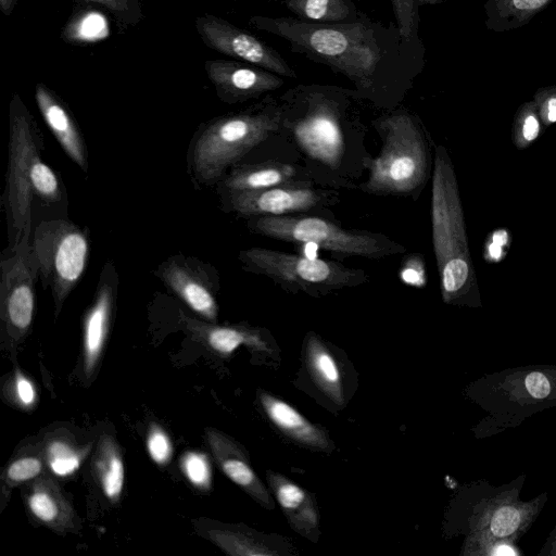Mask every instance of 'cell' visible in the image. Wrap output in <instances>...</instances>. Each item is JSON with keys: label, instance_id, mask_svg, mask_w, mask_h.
Wrapping results in <instances>:
<instances>
[{"label": "cell", "instance_id": "obj_1", "mask_svg": "<svg viewBox=\"0 0 556 556\" xmlns=\"http://www.w3.org/2000/svg\"><path fill=\"white\" fill-rule=\"evenodd\" d=\"M250 23L343 75L365 101L379 109H396L417 75V43L405 42L396 25L387 27L367 16L346 23L254 16Z\"/></svg>", "mask_w": 556, "mask_h": 556}, {"label": "cell", "instance_id": "obj_2", "mask_svg": "<svg viewBox=\"0 0 556 556\" xmlns=\"http://www.w3.org/2000/svg\"><path fill=\"white\" fill-rule=\"evenodd\" d=\"M354 88L298 85L279 98L281 135H289L305 157L308 178L319 187L353 188L371 156Z\"/></svg>", "mask_w": 556, "mask_h": 556}, {"label": "cell", "instance_id": "obj_3", "mask_svg": "<svg viewBox=\"0 0 556 556\" xmlns=\"http://www.w3.org/2000/svg\"><path fill=\"white\" fill-rule=\"evenodd\" d=\"M45 142L38 125L18 94L10 103L8 167L2 206L9 249L31 237L35 201L45 205L66 202L62 180L43 161Z\"/></svg>", "mask_w": 556, "mask_h": 556}, {"label": "cell", "instance_id": "obj_4", "mask_svg": "<svg viewBox=\"0 0 556 556\" xmlns=\"http://www.w3.org/2000/svg\"><path fill=\"white\" fill-rule=\"evenodd\" d=\"M370 124L381 139V149L377 156L368 159V176L358 189L367 194L417 200L433 163L421 119L404 108H396Z\"/></svg>", "mask_w": 556, "mask_h": 556}, {"label": "cell", "instance_id": "obj_5", "mask_svg": "<svg viewBox=\"0 0 556 556\" xmlns=\"http://www.w3.org/2000/svg\"><path fill=\"white\" fill-rule=\"evenodd\" d=\"M281 134V106L270 94L247 111L202 125L191 139L187 169L198 187H212L254 148Z\"/></svg>", "mask_w": 556, "mask_h": 556}, {"label": "cell", "instance_id": "obj_6", "mask_svg": "<svg viewBox=\"0 0 556 556\" xmlns=\"http://www.w3.org/2000/svg\"><path fill=\"white\" fill-rule=\"evenodd\" d=\"M431 228L442 295L450 301L468 286L471 267L455 173L440 144L434 146Z\"/></svg>", "mask_w": 556, "mask_h": 556}, {"label": "cell", "instance_id": "obj_7", "mask_svg": "<svg viewBox=\"0 0 556 556\" xmlns=\"http://www.w3.org/2000/svg\"><path fill=\"white\" fill-rule=\"evenodd\" d=\"M250 232L289 243H311L341 257L382 260L404 254L406 247L381 232L350 229L318 215L248 218Z\"/></svg>", "mask_w": 556, "mask_h": 556}, {"label": "cell", "instance_id": "obj_8", "mask_svg": "<svg viewBox=\"0 0 556 556\" xmlns=\"http://www.w3.org/2000/svg\"><path fill=\"white\" fill-rule=\"evenodd\" d=\"M237 257L245 271L266 277L291 293L319 296L358 287L369 280L365 270L338 261L312 258L268 248L244 249Z\"/></svg>", "mask_w": 556, "mask_h": 556}, {"label": "cell", "instance_id": "obj_9", "mask_svg": "<svg viewBox=\"0 0 556 556\" xmlns=\"http://www.w3.org/2000/svg\"><path fill=\"white\" fill-rule=\"evenodd\" d=\"M30 242L39 280L50 290L58 316L88 266L89 231L66 218L42 219Z\"/></svg>", "mask_w": 556, "mask_h": 556}, {"label": "cell", "instance_id": "obj_10", "mask_svg": "<svg viewBox=\"0 0 556 556\" xmlns=\"http://www.w3.org/2000/svg\"><path fill=\"white\" fill-rule=\"evenodd\" d=\"M225 212L241 217L299 215L325 211L339 202L336 189L300 179L263 190L219 193Z\"/></svg>", "mask_w": 556, "mask_h": 556}, {"label": "cell", "instance_id": "obj_11", "mask_svg": "<svg viewBox=\"0 0 556 556\" xmlns=\"http://www.w3.org/2000/svg\"><path fill=\"white\" fill-rule=\"evenodd\" d=\"M30 239L8 248L0 262V316L8 336L15 340L29 330L36 308L39 270Z\"/></svg>", "mask_w": 556, "mask_h": 556}, {"label": "cell", "instance_id": "obj_12", "mask_svg": "<svg viewBox=\"0 0 556 556\" xmlns=\"http://www.w3.org/2000/svg\"><path fill=\"white\" fill-rule=\"evenodd\" d=\"M155 276L190 309L205 320L216 323L219 277L212 265L193 256L177 254L163 261Z\"/></svg>", "mask_w": 556, "mask_h": 556}, {"label": "cell", "instance_id": "obj_13", "mask_svg": "<svg viewBox=\"0 0 556 556\" xmlns=\"http://www.w3.org/2000/svg\"><path fill=\"white\" fill-rule=\"evenodd\" d=\"M197 29L210 48L256 65L285 78H296L293 67L266 42L252 34L213 15H204L197 20Z\"/></svg>", "mask_w": 556, "mask_h": 556}, {"label": "cell", "instance_id": "obj_14", "mask_svg": "<svg viewBox=\"0 0 556 556\" xmlns=\"http://www.w3.org/2000/svg\"><path fill=\"white\" fill-rule=\"evenodd\" d=\"M206 73L218 97L230 104L258 99L285 85L282 76L249 63L208 61Z\"/></svg>", "mask_w": 556, "mask_h": 556}, {"label": "cell", "instance_id": "obj_15", "mask_svg": "<svg viewBox=\"0 0 556 556\" xmlns=\"http://www.w3.org/2000/svg\"><path fill=\"white\" fill-rule=\"evenodd\" d=\"M118 274L113 261H108L100 273L93 300L84 318V370H94L103 351L115 309Z\"/></svg>", "mask_w": 556, "mask_h": 556}, {"label": "cell", "instance_id": "obj_16", "mask_svg": "<svg viewBox=\"0 0 556 556\" xmlns=\"http://www.w3.org/2000/svg\"><path fill=\"white\" fill-rule=\"evenodd\" d=\"M39 112L62 150L81 170L89 168V156L83 132L64 104L42 84L35 91Z\"/></svg>", "mask_w": 556, "mask_h": 556}, {"label": "cell", "instance_id": "obj_17", "mask_svg": "<svg viewBox=\"0 0 556 556\" xmlns=\"http://www.w3.org/2000/svg\"><path fill=\"white\" fill-rule=\"evenodd\" d=\"M300 179H309L306 169L289 163L237 164L217 184V190L218 193L256 191Z\"/></svg>", "mask_w": 556, "mask_h": 556}, {"label": "cell", "instance_id": "obj_18", "mask_svg": "<svg viewBox=\"0 0 556 556\" xmlns=\"http://www.w3.org/2000/svg\"><path fill=\"white\" fill-rule=\"evenodd\" d=\"M206 439L223 472L263 506L271 508L273 503L267 490L263 486L239 447L229 438L214 429L206 430Z\"/></svg>", "mask_w": 556, "mask_h": 556}, {"label": "cell", "instance_id": "obj_19", "mask_svg": "<svg viewBox=\"0 0 556 556\" xmlns=\"http://www.w3.org/2000/svg\"><path fill=\"white\" fill-rule=\"evenodd\" d=\"M182 321L194 337L222 355H229L243 344L256 350L267 349L260 332L244 326H219L187 316L182 317Z\"/></svg>", "mask_w": 556, "mask_h": 556}, {"label": "cell", "instance_id": "obj_20", "mask_svg": "<svg viewBox=\"0 0 556 556\" xmlns=\"http://www.w3.org/2000/svg\"><path fill=\"white\" fill-rule=\"evenodd\" d=\"M27 504L30 513L48 527L60 531L73 527L74 511L50 479H39L31 484Z\"/></svg>", "mask_w": 556, "mask_h": 556}, {"label": "cell", "instance_id": "obj_21", "mask_svg": "<svg viewBox=\"0 0 556 556\" xmlns=\"http://www.w3.org/2000/svg\"><path fill=\"white\" fill-rule=\"evenodd\" d=\"M260 401L268 418L285 434L315 448L325 450L328 446L326 434L308 422L292 406L266 393H261Z\"/></svg>", "mask_w": 556, "mask_h": 556}, {"label": "cell", "instance_id": "obj_22", "mask_svg": "<svg viewBox=\"0 0 556 556\" xmlns=\"http://www.w3.org/2000/svg\"><path fill=\"white\" fill-rule=\"evenodd\" d=\"M268 482L290 525L296 531L307 535L318 527L317 509L308 494L277 473L269 472Z\"/></svg>", "mask_w": 556, "mask_h": 556}, {"label": "cell", "instance_id": "obj_23", "mask_svg": "<svg viewBox=\"0 0 556 556\" xmlns=\"http://www.w3.org/2000/svg\"><path fill=\"white\" fill-rule=\"evenodd\" d=\"M307 368L318 388L336 404H343L342 379L338 365L318 337L311 334L306 342Z\"/></svg>", "mask_w": 556, "mask_h": 556}, {"label": "cell", "instance_id": "obj_24", "mask_svg": "<svg viewBox=\"0 0 556 556\" xmlns=\"http://www.w3.org/2000/svg\"><path fill=\"white\" fill-rule=\"evenodd\" d=\"M92 467L105 497L112 503L117 502L124 486V464L110 435L103 434L100 438Z\"/></svg>", "mask_w": 556, "mask_h": 556}, {"label": "cell", "instance_id": "obj_25", "mask_svg": "<svg viewBox=\"0 0 556 556\" xmlns=\"http://www.w3.org/2000/svg\"><path fill=\"white\" fill-rule=\"evenodd\" d=\"M298 18L314 23H346L363 15L351 0H282Z\"/></svg>", "mask_w": 556, "mask_h": 556}, {"label": "cell", "instance_id": "obj_26", "mask_svg": "<svg viewBox=\"0 0 556 556\" xmlns=\"http://www.w3.org/2000/svg\"><path fill=\"white\" fill-rule=\"evenodd\" d=\"M210 538L225 552L231 555H273L274 551L256 541L247 533L215 530L210 532Z\"/></svg>", "mask_w": 556, "mask_h": 556}, {"label": "cell", "instance_id": "obj_27", "mask_svg": "<svg viewBox=\"0 0 556 556\" xmlns=\"http://www.w3.org/2000/svg\"><path fill=\"white\" fill-rule=\"evenodd\" d=\"M46 459L52 472L65 477L79 468L81 454L67 441L54 439L46 446Z\"/></svg>", "mask_w": 556, "mask_h": 556}, {"label": "cell", "instance_id": "obj_28", "mask_svg": "<svg viewBox=\"0 0 556 556\" xmlns=\"http://www.w3.org/2000/svg\"><path fill=\"white\" fill-rule=\"evenodd\" d=\"M394 18L400 35L405 42L417 43V3L416 0H391Z\"/></svg>", "mask_w": 556, "mask_h": 556}, {"label": "cell", "instance_id": "obj_29", "mask_svg": "<svg viewBox=\"0 0 556 556\" xmlns=\"http://www.w3.org/2000/svg\"><path fill=\"white\" fill-rule=\"evenodd\" d=\"M181 469L194 486L204 490L210 488L212 471L205 455L197 452L187 453L181 459Z\"/></svg>", "mask_w": 556, "mask_h": 556}, {"label": "cell", "instance_id": "obj_30", "mask_svg": "<svg viewBox=\"0 0 556 556\" xmlns=\"http://www.w3.org/2000/svg\"><path fill=\"white\" fill-rule=\"evenodd\" d=\"M42 468L43 465L40 458L36 456L21 457L9 465L5 471V480L13 486L38 477Z\"/></svg>", "mask_w": 556, "mask_h": 556}, {"label": "cell", "instance_id": "obj_31", "mask_svg": "<svg viewBox=\"0 0 556 556\" xmlns=\"http://www.w3.org/2000/svg\"><path fill=\"white\" fill-rule=\"evenodd\" d=\"M147 447L153 462L159 465L166 464L173 453L168 435L159 426L151 427L147 439Z\"/></svg>", "mask_w": 556, "mask_h": 556}, {"label": "cell", "instance_id": "obj_32", "mask_svg": "<svg viewBox=\"0 0 556 556\" xmlns=\"http://www.w3.org/2000/svg\"><path fill=\"white\" fill-rule=\"evenodd\" d=\"M519 523V511L511 506H503L495 511L491 520V531L497 538L508 536L517 530Z\"/></svg>", "mask_w": 556, "mask_h": 556}, {"label": "cell", "instance_id": "obj_33", "mask_svg": "<svg viewBox=\"0 0 556 556\" xmlns=\"http://www.w3.org/2000/svg\"><path fill=\"white\" fill-rule=\"evenodd\" d=\"M528 392L535 399H545L551 391L548 379L541 372H531L525 380Z\"/></svg>", "mask_w": 556, "mask_h": 556}, {"label": "cell", "instance_id": "obj_34", "mask_svg": "<svg viewBox=\"0 0 556 556\" xmlns=\"http://www.w3.org/2000/svg\"><path fill=\"white\" fill-rule=\"evenodd\" d=\"M15 393L18 402L24 406H31L36 400L33 383L20 372L15 377Z\"/></svg>", "mask_w": 556, "mask_h": 556}, {"label": "cell", "instance_id": "obj_35", "mask_svg": "<svg viewBox=\"0 0 556 556\" xmlns=\"http://www.w3.org/2000/svg\"><path fill=\"white\" fill-rule=\"evenodd\" d=\"M540 131V125L538 119L533 115L527 116L522 127V135L526 140L532 141L534 140Z\"/></svg>", "mask_w": 556, "mask_h": 556}, {"label": "cell", "instance_id": "obj_36", "mask_svg": "<svg viewBox=\"0 0 556 556\" xmlns=\"http://www.w3.org/2000/svg\"><path fill=\"white\" fill-rule=\"evenodd\" d=\"M494 237H495V239H494L493 243L490 245L489 252L493 258H498L502 253L501 245H503L505 243V241L507 239V235L505 231H497L494 235Z\"/></svg>", "mask_w": 556, "mask_h": 556}, {"label": "cell", "instance_id": "obj_37", "mask_svg": "<svg viewBox=\"0 0 556 556\" xmlns=\"http://www.w3.org/2000/svg\"><path fill=\"white\" fill-rule=\"evenodd\" d=\"M88 1L97 2L114 12H123L128 9L127 0H88Z\"/></svg>", "mask_w": 556, "mask_h": 556}, {"label": "cell", "instance_id": "obj_38", "mask_svg": "<svg viewBox=\"0 0 556 556\" xmlns=\"http://www.w3.org/2000/svg\"><path fill=\"white\" fill-rule=\"evenodd\" d=\"M518 9L529 10L542 7L547 0H513Z\"/></svg>", "mask_w": 556, "mask_h": 556}, {"label": "cell", "instance_id": "obj_39", "mask_svg": "<svg viewBox=\"0 0 556 556\" xmlns=\"http://www.w3.org/2000/svg\"><path fill=\"white\" fill-rule=\"evenodd\" d=\"M547 118L549 122H556V98H552L547 103Z\"/></svg>", "mask_w": 556, "mask_h": 556}, {"label": "cell", "instance_id": "obj_40", "mask_svg": "<svg viewBox=\"0 0 556 556\" xmlns=\"http://www.w3.org/2000/svg\"><path fill=\"white\" fill-rule=\"evenodd\" d=\"M15 0H0V7L2 12L5 15H9L12 12Z\"/></svg>", "mask_w": 556, "mask_h": 556}, {"label": "cell", "instance_id": "obj_41", "mask_svg": "<svg viewBox=\"0 0 556 556\" xmlns=\"http://www.w3.org/2000/svg\"><path fill=\"white\" fill-rule=\"evenodd\" d=\"M435 1L437 0H416V3H417V7H420V5H424V4L433 3Z\"/></svg>", "mask_w": 556, "mask_h": 556}, {"label": "cell", "instance_id": "obj_42", "mask_svg": "<svg viewBox=\"0 0 556 556\" xmlns=\"http://www.w3.org/2000/svg\"><path fill=\"white\" fill-rule=\"evenodd\" d=\"M497 554H513L514 552L511 549H505V548H501L496 552Z\"/></svg>", "mask_w": 556, "mask_h": 556}]
</instances>
